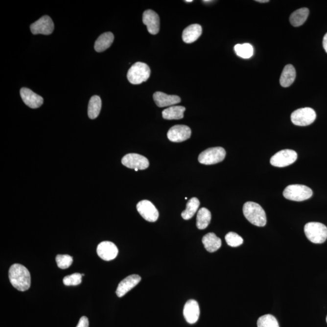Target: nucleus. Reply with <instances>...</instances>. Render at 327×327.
<instances>
[{
  "label": "nucleus",
  "mask_w": 327,
  "mask_h": 327,
  "mask_svg": "<svg viewBox=\"0 0 327 327\" xmlns=\"http://www.w3.org/2000/svg\"><path fill=\"white\" fill-rule=\"evenodd\" d=\"M323 47L324 49H325L326 52L327 53V33L324 36L323 38Z\"/></svg>",
  "instance_id": "34"
},
{
  "label": "nucleus",
  "mask_w": 327,
  "mask_h": 327,
  "mask_svg": "<svg viewBox=\"0 0 327 327\" xmlns=\"http://www.w3.org/2000/svg\"><path fill=\"white\" fill-rule=\"evenodd\" d=\"M102 102L100 97L94 95L89 101L88 106V116L92 119L96 118L100 113Z\"/></svg>",
  "instance_id": "25"
},
{
  "label": "nucleus",
  "mask_w": 327,
  "mask_h": 327,
  "mask_svg": "<svg viewBox=\"0 0 327 327\" xmlns=\"http://www.w3.org/2000/svg\"><path fill=\"white\" fill-rule=\"evenodd\" d=\"M283 195L288 200L303 201L307 200L313 195V191L307 186L293 185L287 186L283 190Z\"/></svg>",
  "instance_id": "5"
},
{
  "label": "nucleus",
  "mask_w": 327,
  "mask_h": 327,
  "mask_svg": "<svg viewBox=\"0 0 327 327\" xmlns=\"http://www.w3.org/2000/svg\"><path fill=\"white\" fill-rule=\"evenodd\" d=\"M142 22L147 26L148 32L152 35L157 34L160 31V20L158 15L152 10L145 11L142 15Z\"/></svg>",
  "instance_id": "14"
},
{
  "label": "nucleus",
  "mask_w": 327,
  "mask_h": 327,
  "mask_svg": "<svg viewBox=\"0 0 327 327\" xmlns=\"http://www.w3.org/2000/svg\"><path fill=\"white\" fill-rule=\"evenodd\" d=\"M153 99L157 106L160 107H171L174 104L180 103L181 98L177 95H169L161 92H157L153 94Z\"/></svg>",
  "instance_id": "18"
},
{
  "label": "nucleus",
  "mask_w": 327,
  "mask_h": 327,
  "mask_svg": "<svg viewBox=\"0 0 327 327\" xmlns=\"http://www.w3.org/2000/svg\"><path fill=\"white\" fill-rule=\"evenodd\" d=\"M203 32V29L200 25L194 24L189 25L184 30L183 40L186 43H192L198 39Z\"/></svg>",
  "instance_id": "19"
},
{
  "label": "nucleus",
  "mask_w": 327,
  "mask_h": 327,
  "mask_svg": "<svg viewBox=\"0 0 327 327\" xmlns=\"http://www.w3.org/2000/svg\"><path fill=\"white\" fill-rule=\"evenodd\" d=\"M30 30L34 35H50L54 30V24L50 17L46 15L30 25Z\"/></svg>",
  "instance_id": "11"
},
{
  "label": "nucleus",
  "mask_w": 327,
  "mask_h": 327,
  "mask_svg": "<svg viewBox=\"0 0 327 327\" xmlns=\"http://www.w3.org/2000/svg\"><path fill=\"white\" fill-rule=\"evenodd\" d=\"M234 48L236 55L242 58H250L254 55V48L249 43L237 44L235 45Z\"/></svg>",
  "instance_id": "28"
},
{
  "label": "nucleus",
  "mask_w": 327,
  "mask_h": 327,
  "mask_svg": "<svg viewBox=\"0 0 327 327\" xmlns=\"http://www.w3.org/2000/svg\"><path fill=\"white\" fill-rule=\"evenodd\" d=\"M226 150L222 147L209 148L199 155V162L203 164L212 165L220 163L226 157Z\"/></svg>",
  "instance_id": "6"
},
{
  "label": "nucleus",
  "mask_w": 327,
  "mask_h": 327,
  "mask_svg": "<svg viewBox=\"0 0 327 327\" xmlns=\"http://www.w3.org/2000/svg\"><path fill=\"white\" fill-rule=\"evenodd\" d=\"M199 205H200V203H199L198 198H192L190 199L187 202L186 210H184L181 213V216L185 220L190 219L197 211Z\"/></svg>",
  "instance_id": "27"
},
{
  "label": "nucleus",
  "mask_w": 327,
  "mask_h": 327,
  "mask_svg": "<svg viewBox=\"0 0 327 327\" xmlns=\"http://www.w3.org/2000/svg\"><path fill=\"white\" fill-rule=\"evenodd\" d=\"M183 314L188 323L190 324L196 323L198 321L200 315L198 303L193 300L188 301L184 307Z\"/></svg>",
  "instance_id": "17"
},
{
  "label": "nucleus",
  "mask_w": 327,
  "mask_h": 327,
  "mask_svg": "<svg viewBox=\"0 0 327 327\" xmlns=\"http://www.w3.org/2000/svg\"><path fill=\"white\" fill-rule=\"evenodd\" d=\"M81 275H82V277H83V276H84V274H81Z\"/></svg>",
  "instance_id": "38"
},
{
  "label": "nucleus",
  "mask_w": 327,
  "mask_h": 327,
  "mask_svg": "<svg viewBox=\"0 0 327 327\" xmlns=\"http://www.w3.org/2000/svg\"><path fill=\"white\" fill-rule=\"evenodd\" d=\"M9 278L13 287L21 292L27 290L30 287L31 278L30 273L23 265H12L9 269Z\"/></svg>",
  "instance_id": "1"
},
{
  "label": "nucleus",
  "mask_w": 327,
  "mask_h": 327,
  "mask_svg": "<svg viewBox=\"0 0 327 327\" xmlns=\"http://www.w3.org/2000/svg\"><path fill=\"white\" fill-rule=\"evenodd\" d=\"M186 1V2H193L192 0H189V1H188H188Z\"/></svg>",
  "instance_id": "36"
},
{
  "label": "nucleus",
  "mask_w": 327,
  "mask_h": 327,
  "mask_svg": "<svg viewBox=\"0 0 327 327\" xmlns=\"http://www.w3.org/2000/svg\"><path fill=\"white\" fill-rule=\"evenodd\" d=\"M327 323V319H326Z\"/></svg>",
  "instance_id": "39"
},
{
  "label": "nucleus",
  "mask_w": 327,
  "mask_h": 327,
  "mask_svg": "<svg viewBox=\"0 0 327 327\" xmlns=\"http://www.w3.org/2000/svg\"><path fill=\"white\" fill-rule=\"evenodd\" d=\"M226 241L227 244L229 246L236 247L239 246V245L243 244L244 240L242 238L241 236H240L239 234H237L234 232H229V234H226Z\"/></svg>",
  "instance_id": "30"
},
{
  "label": "nucleus",
  "mask_w": 327,
  "mask_h": 327,
  "mask_svg": "<svg viewBox=\"0 0 327 327\" xmlns=\"http://www.w3.org/2000/svg\"><path fill=\"white\" fill-rule=\"evenodd\" d=\"M308 15L309 10L306 7L298 9L290 15V23L295 27L301 26L306 22Z\"/></svg>",
  "instance_id": "24"
},
{
  "label": "nucleus",
  "mask_w": 327,
  "mask_h": 327,
  "mask_svg": "<svg viewBox=\"0 0 327 327\" xmlns=\"http://www.w3.org/2000/svg\"><path fill=\"white\" fill-rule=\"evenodd\" d=\"M297 153L293 150H280L273 155L270 159V163L275 167H284L292 164L297 160Z\"/></svg>",
  "instance_id": "8"
},
{
  "label": "nucleus",
  "mask_w": 327,
  "mask_h": 327,
  "mask_svg": "<svg viewBox=\"0 0 327 327\" xmlns=\"http://www.w3.org/2000/svg\"><path fill=\"white\" fill-rule=\"evenodd\" d=\"M191 134L190 127L185 125H176L168 130L167 137L170 141L181 142L190 139Z\"/></svg>",
  "instance_id": "12"
},
{
  "label": "nucleus",
  "mask_w": 327,
  "mask_h": 327,
  "mask_svg": "<svg viewBox=\"0 0 327 327\" xmlns=\"http://www.w3.org/2000/svg\"><path fill=\"white\" fill-rule=\"evenodd\" d=\"M82 275L80 273H73L64 278L63 283L66 286H75L81 283Z\"/></svg>",
  "instance_id": "32"
},
{
  "label": "nucleus",
  "mask_w": 327,
  "mask_h": 327,
  "mask_svg": "<svg viewBox=\"0 0 327 327\" xmlns=\"http://www.w3.org/2000/svg\"><path fill=\"white\" fill-rule=\"evenodd\" d=\"M150 70L149 66L141 62L135 63L127 72V79L132 84H140L149 78Z\"/></svg>",
  "instance_id": "4"
},
{
  "label": "nucleus",
  "mask_w": 327,
  "mask_h": 327,
  "mask_svg": "<svg viewBox=\"0 0 327 327\" xmlns=\"http://www.w3.org/2000/svg\"><path fill=\"white\" fill-rule=\"evenodd\" d=\"M296 70L292 65L285 66L280 77V85L288 88L294 83L296 78Z\"/></svg>",
  "instance_id": "22"
},
{
  "label": "nucleus",
  "mask_w": 327,
  "mask_h": 327,
  "mask_svg": "<svg viewBox=\"0 0 327 327\" xmlns=\"http://www.w3.org/2000/svg\"><path fill=\"white\" fill-rule=\"evenodd\" d=\"M89 323L88 318L86 316L81 317L79 321L77 326L76 327H89Z\"/></svg>",
  "instance_id": "33"
},
{
  "label": "nucleus",
  "mask_w": 327,
  "mask_h": 327,
  "mask_svg": "<svg viewBox=\"0 0 327 327\" xmlns=\"http://www.w3.org/2000/svg\"><path fill=\"white\" fill-rule=\"evenodd\" d=\"M203 243L209 252L217 251L221 247L222 242L219 237L213 233H209L203 237Z\"/></svg>",
  "instance_id": "21"
},
{
  "label": "nucleus",
  "mask_w": 327,
  "mask_h": 327,
  "mask_svg": "<svg viewBox=\"0 0 327 327\" xmlns=\"http://www.w3.org/2000/svg\"><path fill=\"white\" fill-rule=\"evenodd\" d=\"M245 218L250 223L257 227H264L267 224L266 214L262 207L254 202H247L243 207Z\"/></svg>",
  "instance_id": "2"
},
{
  "label": "nucleus",
  "mask_w": 327,
  "mask_h": 327,
  "mask_svg": "<svg viewBox=\"0 0 327 327\" xmlns=\"http://www.w3.org/2000/svg\"><path fill=\"white\" fill-rule=\"evenodd\" d=\"M135 170L136 171V172H137V171H139V170L137 169V168H135Z\"/></svg>",
  "instance_id": "37"
},
{
  "label": "nucleus",
  "mask_w": 327,
  "mask_h": 327,
  "mask_svg": "<svg viewBox=\"0 0 327 327\" xmlns=\"http://www.w3.org/2000/svg\"><path fill=\"white\" fill-rule=\"evenodd\" d=\"M122 164L127 168L144 170L149 167V162L147 158L137 153H129L124 156L121 161Z\"/></svg>",
  "instance_id": "9"
},
{
  "label": "nucleus",
  "mask_w": 327,
  "mask_h": 327,
  "mask_svg": "<svg viewBox=\"0 0 327 327\" xmlns=\"http://www.w3.org/2000/svg\"><path fill=\"white\" fill-rule=\"evenodd\" d=\"M141 278L139 275H132L129 276L125 278L119 283L118 286L116 291V294L119 298H121L124 296L129 291L131 290L132 288L139 284Z\"/></svg>",
  "instance_id": "16"
},
{
  "label": "nucleus",
  "mask_w": 327,
  "mask_h": 327,
  "mask_svg": "<svg viewBox=\"0 0 327 327\" xmlns=\"http://www.w3.org/2000/svg\"><path fill=\"white\" fill-rule=\"evenodd\" d=\"M210 211L206 208H201L198 212L196 217V226L200 230H203L208 227L211 221Z\"/></svg>",
  "instance_id": "26"
},
{
  "label": "nucleus",
  "mask_w": 327,
  "mask_h": 327,
  "mask_svg": "<svg viewBox=\"0 0 327 327\" xmlns=\"http://www.w3.org/2000/svg\"><path fill=\"white\" fill-rule=\"evenodd\" d=\"M114 40V35L111 32H106L101 35L94 43V49L97 52H104L111 47Z\"/></svg>",
  "instance_id": "20"
},
{
  "label": "nucleus",
  "mask_w": 327,
  "mask_h": 327,
  "mask_svg": "<svg viewBox=\"0 0 327 327\" xmlns=\"http://www.w3.org/2000/svg\"><path fill=\"white\" fill-rule=\"evenodd\" d=\"M96 252L102 259L109 261L116 258L118 254V249L113 242L103 241L97 247Z\"/></svg>",
  "instance_id": "13"
},
{
  "label": "nucleus",
  "mask_w": 327,
  "mask_h": 327,
  "mask_svg": "<svg viewBox=\"0 0 327 327\" xmlns=\"http://www.w3.org/2000/svg\"><path fill=\"white\" fill-rule=\"evenodd\" d=\"M257 327H280L279 323L275 316L265 315L258 319Z\"/></svg>",
  "instance_id": "29"
},
{
  "label": "nucleus",
  "mask_w": 327,
  "mask_h": 327,
  "mask_svg": "<svg viewBox=\"0 0 327 327\" xmlns=\"http://www.w3.org/2000/svg\"><path fill=\"white\" fill-rule=\"evenodd\" d=\"M186 108L183 106H173L168 107L163 111V118L168 120L180 119L184 117V112Z\"/></svg>",
  "instance_id": "23"
},
{
  "label": "nucleus",
  "mask_w": 327,
  "mask_h": 327,
  "mask_svg": "<svg viewBox=\"0 0 327 327\" xmlns=\"http://www.w3.org/2000/svg\"><path fill=\"white\" fill-rule=\"evenodd\" d=\"M257 2H262V3H264V2H269V0H257Z\"/></svg>",
  "instance_id": "35"
},
{
  "label": "nucleus",
  "mask_w": 327,
  "mask_h": 327,
  "mask_svg": "<svg viewBox=\"0 0 327 327\" xmlns=\"http://www.w3.org/2000/svg\"><path fill=\"white\" fill-rule=\"evenodd\" d=\"M139 213L143 218L149 222H155L159 218V212L155 206L148 200L139 202L137 206Z\"/></svg>",
  "instance_id": "10"
},
{
  "label": "nucleus",
  "mask_w": 327,
  "mask_h": 327,
  "mask_svg": "<svg viewBox=\"0 0 327 327\" xmlns=\"http://www.w3.org/2000/svg\"><path fill=\"white\" fill-rule=\"evenodd\" d=\"M56 262L61 269H66L72 264L73 258L68 255H58L56 257Z\"/></svg>",
  "instance_id": "31"
},
{
  "label": "nucleus",
  "mask_w": 327,
  "mask_h": 327,
  "mask_svg": "<svg viewBox=\"0 0 327 327\" xmlns=\"http://www.w3.org/2000/svg\"><path fill=\"white\" fill-rule=\"evenodd\" d=\"M304 232L313 243L323 244L327 239V227L320 222H308L304 227Z\"/></svg>",
  "instance_id": "3"
},
{
  "label": "nucleus",
  "mask_w": 327,
  "mask_h": 327,
  "mask_svg": "<svg viewBox=\"0 0 327 327\" xmlns=\"http://www.w3.org/2000/svg\"><path fill=\"white\" fill-rule=\"evenodd\" d=\"M20 95L25 105L32 109L39 108L44 101L42 96L27 88H22L20 90Z\"/></svg>",
  "instance_id": "15"
},
{
  "label": "nucleus",
  "mask_w": 327,
  "mask_h": 327,
  "mask_svg": "<svg viewBox=\"0 0 327 327\" xmlns=\"http://www.w3.org/2000/svg\"><path fill=\"white\" fill-rule=\"evenodd\" d=\"M316 112L310 107H304L294 111L291 116V120L296 126H306L315 121Z\"/></svg>",
  "instance_id": "7"
}]
</instances>
